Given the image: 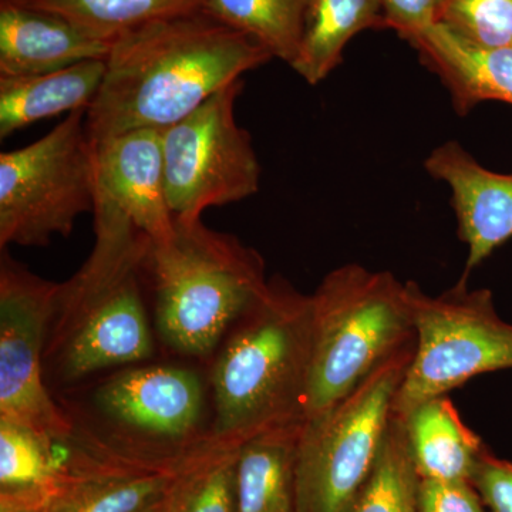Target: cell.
<instances>
[{
	"mask_svg": "<svg viewBox=\"0 0 512 512\" xmlns=\"http://www.w3.org/2000/svg\"><path fill=\"white\" fill-rule=\"evenodd\" d=\"M59 487L0 490V512H50Z\"/></svg>",
	"mask_w": 512,
	"mask_h": 512,
	"instance_id": "obj_30",
	"label": "cell"
},
{
	"mask_svg": "<svg viewBox=\"0 0 512 512\" xmlns=\"http://www.w3.org/2000/svg\"><path fill=\"white\" fill-rule=\"evenodd\" d=\"M306 0H207L205 12L254 37L289 66L301 45Z\"/></svg>",
	"mask_w": 512,
	"mask_h": 512,
	"instance_id": "obj_22",
	"label": "cell"
},
{
	"mask_svg": "<svg viewBox=\"0 0 512 512\" xmlns=\"http://www.w3.org/2000/svg\"><path fill=\"white\" fill-rule=\"evenodd\" d=\"M419 493L406 424L394 414L376 466L346 512H420Z\"/></svg>",
	"mask_w": 512,
	"mask_h": 512,
	"instance_id": "obj_23",
	"label": "cell"
},
{
	"mask_svg": "<svg viewBox=\"0 0 512 512\" xmlns=\"http://www.w3.org/2000/svg\"><path fill=\"white\" fill-rule=\"evenodd\" d=\"M274 59L254 37L205 10L170 16L114 37L106 73L86 110L90 143L140 128L163 131Z\"/></svg>",
	"mask_w": 512,
	"mask_h": 512,
	"instance_id": "obj_1",
	"label": "cell"
},
{
	"mask_svg": "<svg viewBox=\"0 0 512 512\" xmlns=\"http://www.w3.org/2000/svg\"><path fill=\"white\" fill-rule=\"evenodd\" d=\"M403 420L421 480L471 481L487 447L447 396L419 404Z\"/></svg>",
	"mask_w": 512,
	"mask_h": 512,
	"instance_id": "obj_18",
	"label": "cell"
},
{
	"mask_svg": "<svg viewBox=\"0 0 512 512\" xmlns=\"http://www.w3.org/2000/svg\"><path fill=\"white\" fill-rule=\"evenodd\" d=\"M312 356V296L282 276L234 323L212 367V444L239 448L303 420Z\"/></svg>",
	"mask_w": 512,
	"mask_h": 512,
	"instance_id": "obj_3",
	"label": "cell"
},
{
	"mask_svg": "<svg viewBox=\"0 0 512 512\" xmlns=\"http://www.w3.org/2000/svg\"><path fill=\"white\" fill-rule=\"evenodd\" d=\"M60 284L40 278L10 258H0V419L36 431L55 446L76 433L45 383L47 336Z\"/></svg>",
	"mask_w": 512,
	"mask_h": 512,
	"instance_id": "obj_10",
	"label": "cell"
},
{
	"mask_svg": "<svg viewBox=\"0 0 512 512\" xmlns=\"http://www.w3.org/2000/svg\"><path fill=\"white\" fill-rule=\"evenodd\" d=\"M302 421L266 431L238 454V512H298L296 453Z\"/></svg>",
	"mask_w": 512,
	"mask_h": 512,
	"instance_id": "obj_19",
	"label": "cell"
},
{
	"mask_svg": "<svg viewBox=\"0 0 512 512\" xmlns=\"http://www.w3.org/2000/svg\"><path fill=\"white\" fill-rule=\"evenodd\" d=\"M92 146L96 194L119 208L151 241L170 238L175 220L165 191L161 131L140 128Z\"/></svg>",
	"mask_w": 512,
	"mask_h": 512,
	"instance_id": "obj_14",
	"label": "cell"
},
{
	"mask_svg": "<svg viewBox=\"0 0 512 512\" xmlns=\"http://www.w3.org/2000/svg\"><path fill=\"white\" fill-rule=\"evenodd\" d=\"M93 214L92 254L60 284L47 336L45 366L63 383L156 355L141 292L151 239L99 194Z\"/></svg>",
	"mask_w": 512,
	"mask_h": 512,
	"instance_id": "obj_2",
	"label": "cell"
},
{
	"mask_svg": "<svg viewBox=\"0 0 512 512\" xmlns=\"http://www.w3.org/2000/svg\"><path fill=\"white\" fill-rule=\"evenodd\" d=\"M413 355L414 342L328 412L303 421L296 453L298 512L349 510L376 466Z\"/></svg>",
	"mask_w": 512,
	"mask_h": 512,
	"instance_id": "obj_6",
	"label": "cell"
},
{
	"mask_svg": "<svg viewBox=\"0 0 512 512\" xmlns=\"http://www.w3.org/2000/svg\"><path fill=\"white\" fill-rule=\"evenodd\" d=\"M244 80L224 87L190 116L161 131L165 191L175 221L258 194L262 168L235 106Z\"/></svg>",
	"mask_w": 512,
	"mask_h": 512,
	"instance_id": "obj_9",
	"label": "cell"
},
{
	"mask_svg": "<svg viewBox=\"0 0 512 512\" xmlns=\"http://www.w3.org/2000/svg\"><path fill=\"white\" fill-rule=\"evenodd\" d=\"M94 204L86 110L73 111L35 143L0 154V248L46 247L55 237H69Z\"/></svg>",
	"mask_w": 512,
	"mask_h": 512,
	"instance_id": "obj_8",
	"label": "cell"
},
{
	"mask_svg": "<svg viewBox=\"0 0 512 512\" xmlns=\"http://www.w3.org/2000/svg\"><path fill=\"white\" fill-rule=\"evenodd\" d=\"M111 43L60 13L0 0V77L36 76L106 60Z\"/></svg>",
	"mask_w": 512,
	"mask_h": 512,
	"instance_id": "obj_15",
	"label": "cell"
},
{
	"mask_svg": "<svg viewBox=\"0 0 512 512\" xmlns=\"http://www.w3.org/2000/svg\"><path fill=\"white\" fill-rule=\"evenodd\" d=\"M409 45L421 63L439 77L461 116L484 101L512 104V49L470 45L439 23Z\"/></svg>",
	"mask_w": 512,
	"mask_h": 512,
	"instance_id": "obj_16",
	"label": "cell"
},
{
	"mask_svg": "<svg viewBox=\"0 0 512 512\" xmlns=\"http://www.w3.org/2000/svg\"><path fill=\"white\" fill-rule=\"evenodd\" d=\"M387 29L380 0H306L301 45L291 64L311 86L328 79L353 37Z\"/></svg>",
	"mask_w": 512,
	"mask_h": 512,
	"instance_id": "obj_20",
	"label": "cell"
},
{
	"mask_svg": "<svg viewBox=\"0 0 512 512\" xmlns=\"http://www.w3.org/2000/svg\"><path fill=\"white\" fill-rule=\"evenodd\" d=\"M239 448L205 441L188 457L168 488L163 512H238Z\"/></svg>",
	"mask_w": 512,
	"mask_h": 512,
	"instance_id": "obj_21",
	"label": "cell"
},
{
	"mask_svg": "<svg viewBox=\"0 0 512 512\" xmlns=\"http://www.w3.org/2000/svg\"><path fill=\"white\" fill-rule=\"evenodd\" d=\"M424 168L450 190L458 237L467 245L461 276L467 281L471 271L512 238V171L488 170L457 141L434 148Z\"/></svg>",
	"mask_w": 512,
	"mask_h": 512,
	"instance_id": "obj_13",
	"label": "cell"
},
{
	"mask_svg": "<svg viewBox=\"0 0 512 512\" xmlns=\"http://www.w3.org/2000/svg\"><path fill=\"white\" fill-rule=\"evenodd\" d=\"M471 484L490 512H512V461L495 457L485 448L474 468Z\"/></svg>",
	"mask_w": 512,
	"mask_h": 512,
	"instance_id": "obj_27",
	"label": "cell"
},
{
	"mask_svg": "<svg viewBox=\"0 0 512 512\" xmlns=\"http://www.w3.org/2000/svg\"><path fill=\"white\" fill-rule=\"evenodd\" d=\"M60 13L107 39L154 20L204 10L207 0H20Z\"/></svg>",
	"mask_w": 512,
	"mask_h": 512,
	"instance_id": "obj_24",
	"label": "cell"
},
{
	"mask_svg": "<svg viewBox=\"0 0 512 512\" xmlns=\"http://www.w3.org/2000/svg\"><path fill=\"white\" fill-rule=\"evenodd\" d=\"M94 403L120 427L174 451H190L208 439L192 436L204 413V386L197 373L184 367L124 370L101 384Z\"/></svg>",
	"mask_w": 512,
	"mask_h": 512,
	"instance_id": "obj_12",
	"label": "cell"
},
{
	"mask_svg": "<svg viewBox=\"0 0 512 512\" xmlns=\"http://www.w3.org/2000/svg\"><path fill=\"white\" fill-rule=\"evenodd\" d=\"M66 461L55 444L6 419H0V490L60 487Z\"/></svg>",
	"mask_w": 512,
	"mask_h": 512,
	"instance_id": "obj_25",
	"label": "cell"
},
{
	"mask_svg": "<svg viewBox=\"0 0 512 512\" xmlns=\"http://www.w3.org/2000/svg\"><path fill=\"white\" fill-rule=\"evenodd\" d=\"M384 22L407 43L437 25L440 0H380Z\"/></svg>",
	"mask_w": 512,
	"mask_h": 512,
	"instance_id": "obj_29",
	"label": "cell"
},
{
	"mask_svg": "<svg viewBox=\"0 0 512 512\" xmlns=\"http://www.w3.org/2000/svg\"><path fill=\"white\" fill-rule=\"evenodd\" d=\"M437 23L483 49H512V0H440Z\"/></svg>",
	"mask_w": 512,
	"mask_h": 512,
	"instance_id": "obj_26",
	"label": "cell"
},
{
	"mask_svg": "<svg viewBox=\"0 0 512 512\" xmlns=\"http://www.w3.org/2000/svg\"><path fill=\"white\" fill-rule=\"evenodd\" d=\"M420 512H485L471 481H436L420 478Z\"/></svg>",
	"mask_w": 512,
	"mask_h": 512,
	"instance_id": "obj_28",
	"label": "cell"
},
{
	"mask_svg": "<svg viewBox=\"0 0 512 512\" xmlns=\"http://www.w3.org/2000/svg\"><path fill=\"white\" fill-rule=\"evenodd\" d=\"M312 296V356L303 421L316 419L414 342L409 282L359 264L340 266Z\"/></svg>",
	"mask_w": 512,
	"mask_h": 512,
	"instance_id": "obj_5",
	"label": "cell"
},
{
	"mask_svg": "<svg viewBox=\"0 0 512 512\" xmlns=\"http://www.w3.org/2000/svg\"><path fill=\"white\" fill-rule=\"evenodd\" d=\"M104 73L106 60H87L36 76L0 77V140L36 121L89 109Z\"/></svg>",
	"mask_w": 512,
	"mask_h": 512,
	"instance_id": "obj_17",
	"label": "cell"
},
{
	"mask_svg": "<svg viewBox=\"0 0 512 512\" xmlns=\"http://www.w3.org/2000/svg\"><path fill=\"white\" fill-rule=\"evenodd\" d=\"M67 447L66 473L50 512L146 510L167 494L190 457L157 460L123 446L79 440L76 433Z\"/></svg>",
	"mask_w": 512,
	"mask_h": 512,
	"instance_id": "obj_11",
	"label": "cell"
},
{
	"mask_svg": "<svg viewBox=\"0 0 512 512\" xmlns=\"http://www.w3.org/2000/svg\"><path fill=\"white\" fill-rule=\"evenodd\" d=\"M146 271L158 335L175 352L194 357L214 353L269 282L256 249L201 220L175 221L170 238L151 241Z\"/></svg>",
	"mask_w": 512,
	"mask_h": 512,
	"instance_id": "obj_4",
	"label": "cell"
},
{
	"mask_svg": "<svg viewBox=\"0 0 512 512\" xmlns=\"http://www.w3.org/2000/svg\"><path fill=\"white\" fill-rule=\"evenodd\" d=\"M163 500L164 497L161 498L160 501H157L156 504L150 505V507L146 508V510L140 512H163Z\"/></svg>",
	"mask_w": 512,
	"mask_h": 512,
	"instance_id": "obj_31",
	"label": "cell"
},
{
	"mask_svg": "<svg viewBox=\"0 0 512 512\" xmlns=\"http://www.w3.org/2000/svg\"><path fill=\"white\" fill-rule=\"evenodd\" d=\"M414 355L394 400L406 419L419 404L447 396L474 377L512 370V323L498 315L490 289L467 281L437 296L409 282Z\"/></svg>",
	"mask_w": 512,
	"mask_h": 512,
	"instance_id": "obj_7",
	"label": "cell"
}]
</instances>
